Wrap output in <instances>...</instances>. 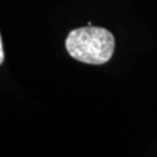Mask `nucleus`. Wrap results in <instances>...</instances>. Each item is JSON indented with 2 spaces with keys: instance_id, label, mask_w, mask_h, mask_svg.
<instances>
[{
  "instance_id": "2",
  "label": "nucleus",
  "mask_w": 157,
  "mask_h": 157,
  "mask_svg": "<svg viewBox=\"0 0 157 157\" xmlns=\"http://www.w3.org/2000/svg\"><path fill=\"white\" fill-rule=\"evenodd\" d=\"M5 59V54H4V48H2V42H1V36H0V65L2 64Z\"/></svg>"
},
{
  "instance_id": "1",
  "label": "nucleus",
  "mask_w": 157,
  "mask_h": 157,
  "mask_svg": "<svg viewBox=\"0 0 157 157\" xmlns=\"http://www.w3.org/2000/svg\"><path fill=\"white\" fill-rule=\"evenodd\" d=\"M69 55L79 62L100 65L108 62L115 48L111 32L100 27H82L71 30L65 41Z\"/></svg>"
}]
</instances>
